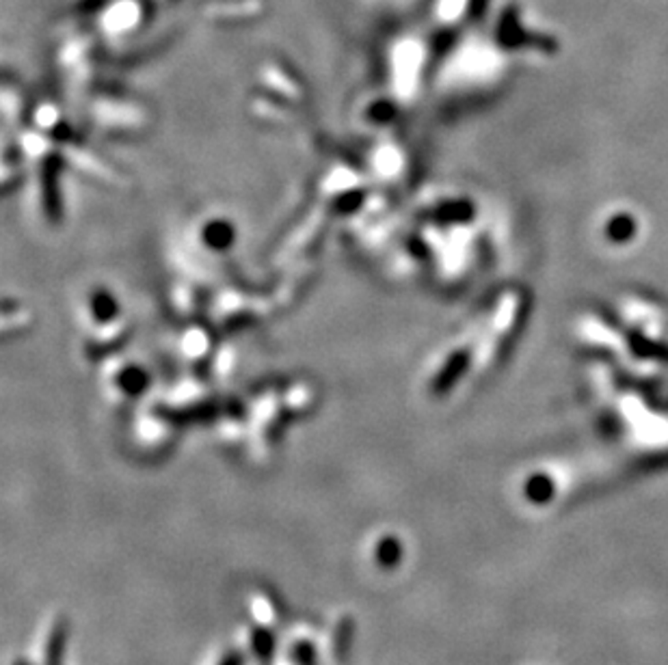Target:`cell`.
I'll return each instance as SVG.
<instances>
[{"label": "cell", "mask_w": 668, "mask_h": 665, "mask_svg": "<svg viewBox=\"0 0 668 665\" xmlns=\"http://www.w3.org/2000/svg\"><path fill=\"white\" fill-rule=\"evenodd\" d=\"M67 635H69V625L66 618H58L52 625L50 633H48V642L44 648V659L46 665H61L63 654H66L67 646Z\"/></svg>", "instance_id": "1"}, {"label": "cell", "mask_w": 668, "mask_h": 665, "mask_svg": "<svg viewBox=\"0 0 668 665\" xmlns=\"http://www.w3.org/2000/svg\"><path fill=\"white\" fill-rule=\"evenodd\" d=\"M374 560H377L379 566L387 568V571H392V568L400 564V560H403V545H400L396 536H383L379 540L377 546H374Z\"/></svg>", "instance_id": "2"}, {"label": "cell", "mask_w": 668, "mask_h": 665, "mask_svg": "<svg viewBox=\"0 0 668 665\" xmlns=\"http://www.w3.org/2000/svg\"><path fill=\"white\" fill-rule=\"evenodd\" d=\"M352 635H355V622H352L351 616H344V618L338 622L334 633V659L338 663H344L346 657H349Z\"/></svg>", "instance_id": "3"}, {"label": "cell", "mask_w": 668, "mask_h": 665, "mask_svg": "<svg viewBox=\"0 0 668 665\" xmlns=\"http://www.w3.org/2000/svg\"><path fill=\"white\" fill-rule=\"evenodd\" d=\"M251 652L255 654L258 661H271V657L275 654V635L271 629H264V626L251 629Z\"/></svg>", "instance_id": "4"}, {"label": "cell", "mask_w": 668, "mask_h": 665, "mask_svg": "<svg viewBox=\"0 0 668 665\" xmlns=\"http://www.w3.org/2000/svg\"><path fill=\"white\" fill-rule=\"evenodd\" d=\"M526 497L530 499L532 503H539V506L548 503L549 499L554 497L552 480H549V477H545V475L532 477V480L526 484Z\"/></svg>", "instance_id": "5"}, {"label": "cell", "mask_w": 668, "mask_h": 665, "mask_svg": "<svg viewBox=\"0 0 668 665\" xmlns=\"http://www.w3.org/2000/svg\"><path fill=\"white\" fill-rule=\"evenodd\" d=\"M290 657L295 665H316V648L312 642L301 640L292 646Z\"/></svg>", "instance_id": "6"}, {"label": "cell", "mask_w": 668, "mask_h": 665, "mask_svg": "<svg viewBox=\"0 0 668 665\" xmlns=\"http://www.w3.org/2000/svg\"><path fill=\"white\" fill-rule=\"evenodd\" d=\"M217 665H245V654L240 651H229Z\"/></svg>", "instance_id": "7"}, {"label": "cell", "mask_w": 668, "mask_h": 665, "mask_svg": "<svg viewBox=\"0 0 668 665\" xmlns=\"http://www.w3.org/2000/svg\"><path fill=\"white\" fill-rule=\"evenodd\" d=\"M13 665H29V663H26V661H15Z\"/></svg>", "instance_id": "8"}]
</instances>
